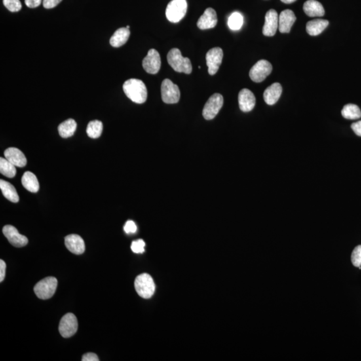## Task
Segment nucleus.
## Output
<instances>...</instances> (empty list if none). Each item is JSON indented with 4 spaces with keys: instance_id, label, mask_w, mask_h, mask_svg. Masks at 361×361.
<instances>
[{
    "instance_id": "obj_34",
    "label": "nucleus",
    "mask_w": 361,
    "mask_h": 361,
    "mask_svg": "<svg viewBox=\"0 0 361 361\" xmlns=\"http://www.w3.org/2000/svg\"><path fill=\"white\" fill-rule=\"evenodd\" d=\"M62 0H43L44 7L46 9H52L58 6Z\"/></svg>"
},
{
    "instance_id": "obj_16",
    "label": "nucleus",
    "mask_w": 361,
    "mask_h": 361,
    "mask_svg": "<svg viewBox=\"0 0 361 361\" xmlns=\"http://www.w3.org/2000/svg\"><path fill=\"white\" fill-rule=\"evenodd\" d=\"M217 24L216 12L213 8H207L198 21V27L201 29L214 28Z\"/></svg>"
},
{
    "instance_id": "obj_27",
    "label": "nucleus",
    "mask_w": 361,
    "mask_h": 361,
    "mask_svg": "<svg viewBox=\"0 0 361 361\" xmlns=\"http://www.w3.org/2000/svg\"><path fill=\"white\" fill-rule=\"evenodd\" d=\"M103 129V124L100 120H92L87 126L86 133L88 136L92 139H97L101 137Z\"/></svg>"
},
{
    "instance_id": "obj_14",
    "label": "nucleus",
    "mask_w": 361,
    "mask_h": 361,
    "mask_svg": "<svg viewBox=\"0 0 361 361\" xmlns=\"http://www.w3.org/2000/svg\"><path fill=\"white\" fill-rule=\"evenodd\" d=\"M238 103L241 111L248 113L252 111L255 105V97L251 90L244 88L238 94Z\"/></svg>"
},
{
    "instance_id": "obj_6",
    "label": "nucleus",
    "mask_w": 361,
    "mask_h": 361,
    "mask_svg": "<svg viewBox=\"0 0 361 361\" xmlns=\"http://www.w3.org/2000/svg\"><path fill=\"white\" fill-rule=\"evenodd\" d=\"M180 90L178 86L170 79H165L161 84L162 100L166 104H175L180 99Z\"/></svg>"
},
{
    "instance_id": "obj_19",
    "label": "nucleus",
    "mask_w": 361,
    "mask_h": 361,
    "mask_svg": "<svg viewBox=\"0 0 361 361\" xmlns=\"http://www.w3.org/2000/svg\"><path fill=\"white\" fill-rule=\"evenodd\" d=\"M282 92V86L278 82H276L265 90L264 92V99L267 105H273L279 100Z\"/></svg>"
},
{
    "instance_id": "obj_4",
    "label": "nucleus",
    "mask_w": 361,
    "mask_h": 361,
    "mask_svg": "<svg viewBox=\"0 0 361 361\" xmlns=\"http://www.w3.org/2000/svg\"><path fill=\"white\" fill-rule=\"evenodd\" d=\"M187 3L186 0H172L166 8V17L170 22H180L187 13Z\"/></svg>"
},
{
    "instance_id": "obj_32",
    "label": "nucleus",
    "mask_w": 361,
    "mask_h": 361,
    "mask_svg": "<svg viewBox=\"0 0 361 361\" xmlns=\"http://www.w3.org/2000/svg\"><path fill=\"white\" fill-rule=\"evenodd\" d=\"M145 243L143 240H138L134 241L132 242L130 248L133 252L136 254H142L145 252Z\"/></svg>"
},
{
    "instance_id": "obj_40",
    "label": "nucleus",
    "mask_w": 361,
    "mask_h": 361,
    "mask_svg": "<svg viewBox=\"0 0 361 361\" xmlns=\"http://www.w3.org/2000/svg\"><path fill=\"white\" fill-rule=\"evenodd\" d=\"M126 28L129 29V28H130V26H126Z\"/></svg>"
},
{
    "instance_id": "obj_39",
    "label": "nucleus",
    "mask_w": 361,
    "mask_h": 361,
    "mask_svg": "<svg viewBox=\"0 0 361 361\" xmlns=\"http://www.w3.org/2000/svg\"><path fill=\"white\" fill-rule=\"evenodd\" d=\"M296 1H297V0H281V2L284 4H292L294 3Z\"/></svg>"
},
{
    "instance_id": "obj_3",
    "label": "nucleus",
    "mask_w": 361,
    "mask_h": 361,
    "mask_svg": "<svg viewBox=\"0 0 361 361\" xmlns=\"http://www.w3.org/2000/svg\"><path fill=\"white\" fill-rule=\"evenodd\" d=\"M135 288L141 297L149 299L155 292V284L151 276L145 273L137 276L135 281Z\"/></svg>"
},
{
    "instance_id": "obj_26",
    "label": "nucleus",
    "mask_w": 361,
    "mask_h": 361,
    "mask_svg": "<svg viewBox=\"0 0 361 361\" xmlns=\"http://www.w3.org/2000/svg\"><path fill=\"white\" fill-rule=\"evenodd\" d=\"M342 116L345 119L356 120L361 117V111L359 107L354 104L346 105L341 111Z\"/></svg>"
},
{
    "instance_id": "obj_30",
    "label": "nucleus",
    "mask_w": 361,
    "mask_h": 361,
    "mask_svg": "<svg viewBox=\"0 0 361 361\" xmlns=\"http://www.w3.org/2000/svg\"><path fill=\"white\" fill-rule=\"evenodd\" d=\"M4 6L9 11L12 12H17L22 9V4L20 0H3Z\"/></svg>"
},
{
    "instance_id": "obj_18",
    "label": "nucleus",
    "mask_w": 361,
    "mask_h": 361,
    "mask_svg": "<svg viewBox=\"0 0 361 361\" xmlns=\"http://www.w3.org/2000/svg\"><path fill=\"white\" fill-rule=\"evenodd\" d=\"M6 159L16 167L23 168L26 166L27 160L24 154L17 148L10 147L4 152Z\"/></svg>"
},
{
    "instance_id": "obj_11",
    "label": "nucleus",
    "mask_w": 361,
    "mask_h": 361,
    "mask_svg": "<svg viewBox=\"0 0 361 361\" xmlns=\"http://www.w3.org/2000/svg\"><path fill=\"white\" fill-rule=\"evenodd\" d=\"M161 65L159 52L155 49H151L143 60V67L147 73L155 75L159 73Z\"/></svg>"
},
{
    "instance_id": "obj_1",
    "label": "nucleus",
    "mask_w": 361,
    "mask_h": 361,
    "mask_svg": "<svg viewBox=\"0 0 361 361\" xmlns=\"http://www.w3.org/2000/svg\"><path fill=\"white\" fill-rule=\"evenodd\" d=\"M123 90L126 96L137 104H143L147 99V89L142 80L132 79L126 80L123 84Z\"/></svg>"
},
{
    "instance_id": "obj_8",
    "label": "nucleus",
    "mask_w": 361,
    "mask_h": 361,
    "mask_svg": "<svg viewBox=\"0 0 361 361\" xmlns=\"http://www.w3.org/2000/svg\"><path fill=\"white\" fill-rule=\"evenodd\" d=\"M78 320L75 314L68 313L62 318L59 324L60 334L64 338L73 337L78 330Z\"/></svg>"
},
{
    "instance_id": "obj_37",
    "label": "nucleus",
    "mask_w": 361,
    "mask_h": 361,
    "mask_svg": "<svg viewBox=\"0 0 361 361\" xmlns=\"http://www.w3.org/2000/svg\"><path fill=\"white\" fill-rule=\"evenodd\" d=\"M351 128L353 130L354 134L358 135V136L361 137V120L352 123Z\"/></svg>"
},
{
    "instance_id": "obj_24",
    "label": "nucleus",
    "mask_w": 361,
    "mask_h": 361,
    "mask_svg": "<svg viewBox=\"0 0 361 361\" xmlns=\"http://www.w3.org/2000/svg\"><path fill=\"white\" fill-rule=\"evenodd\" d=\"M0 189H1L4 197L10 201V202L18 203L20 200V198H19L18 194L17 193L16 188L8 181L1 179L0 180Z\"/></svg>"
},
{
    "instance_id": "obj_17",
    "label": "nucleus",
    "mask_w": 361,
    "mask_h": 361,
    "mask_svg": "<svg viewBox=\"0 0 361 361\" xmlns=\"http://www.w3.org/2000/svg\"><path fill=\"white\" fill-rule=\"evenodd\" d=\"M297 20L294 12L290 10H284L279 15L278 29L281 33H289L291 27Z\"/></svg>"
},
{
    "instance_id": "obj_35",
    "label": "nucleus",
    "mask_w": 361,
    "mask_h": 361,
    "mask_svg": "<svg viewBox=\"0 0 361 361\" xmlns=\"http://www.w3.org/2000/svg\"><path fill=\"white\" fill-rule=\"evenodd\" d=\"M82 361H99V358L98 356L96 354L92 353V352H89V353H86L82 356Z\"/></svg>"
},
{
    "instance_id": "obj_7",
    "label": "nucleus",
    "mask_w": 361,
    "mask_h": 361,
    "mask_svg": "<svg viewBox=\"0 0 361 361\" xmlns=\"http://www.w3.org/2000/svg\"><path fill=\"white\" fill-rule=\"evenodd\" d=\"M223 105L222 95L215 93L212 95L205 105L203 109V116L206 120L214 119Z\"/></svg>"
},
{
    "instance_id": "obj_29",
    "label": "nucleus",
    "mask_w": 361,
    "mask_h": 361,
    "mask_svg": "<svg viewBox=\"0 0 361 361\" xmlns=\"http://www.w3.org/2000/svg\"><path fill=\"white\" fill-rule=\"evenodd\" d=\"M244 24V18L239 12H234L228 19L227 25L232 30H239Z\"/></svg>"
},
{
    "instance_id": "obj_33",
    "label": "nucleus",
    "mask_w": 361,
    "mask_h": 361,
    "mask_svg": "<svg viewBox=\"0 0 361 361\" xmlns=\"http://www.w3.org/2000/svg\"><path fill=\"white\" fill-rule=\"evenodd\" d=\"M137 227L134 221L128 220L126 221L125 225L124 226V232L126 234H135L137 232Z\"/></svg>"
},
{
    "instance_id": "obj_10",
    "label": "nucleus",
    "mask_w": 361,
    "mask_h": 361,
    "mask_svg": "<svg viewBox=\"0 0 361 361\" xmlns=\"http://www.w3.org/2000/svg\"><path fill=\"white\" fill-rule=\"evenodd\" d=\"M223 57V50L219 47L212 48L206 54V64L210 75H214L217 73L222 62Z\"/></svg>"
},
{
    "instance_id": "obj_2",
    "label": "nucleus",
    "mask_w": 361,
    "mask_h": 361,
    "mask_svg": "<svg viewBox=\"0 0 361 361\" xmlns=\"http://www.w3.org/2000/svg\"><path fill=\"white\" fill-rule=\"evenodd\" d=\"M168 62L177 73L189 75L192 73V64L189 58H184L180 50L173 48L168 54Z\"/></svg>"
},
{
    "instance_id": "obj_36",
    "label": "nucleus",
    "mask_w": 361,
    "mask_h": 361,
    "mask_svg": "<svg viewBox=\"0 0 361 361\" xmlns=\"http://www.w3.org/2000/svg\"><path fill=\"white\" fill-rule=\"evenodd\" d=\"M42 0H25V4L28 8H35L41 4Z\"/></svg>"
},
{
    "instance_id": "obj_20",
    "label": "nucleus",
    "mask_w": 361,
    "mask_h": 361,
    "mask_svg": "<svg viewBox=\"0 0 361 361\" xmlns=\"http://www.w3.org/2000/svg\"><path fill=\"white\" fill-rule=\"evenodd\" d=\"M303 10L310 17H322L325 14L322 4L316 0H308L304 4Z\"/></svg>"
},
{
    "instance_id": "obj_15",
    "label": "nucleus",
    "mask_w": 361,
    "mask_h": 361,
    "mask_svg": "<svg viewBox=\"0 0 361 361\" xmlns=\"http://www.w3.org/2000/svg\"><path fill=\"white\" fill-rule=\"evenodd\" d=\"M65 245L73 254L80 255L85 250V244L83 239L77 234H71L65 238Z\"/></svg>"
},
{
    "instance_id": "obj_12",
    "label": "nucleus",
    "mask_w": 361,
    "mask_h": 361,
    "mask_svg": "<svg viewBox=\"0 0 361 361\" xmlns=\"http://www.w3.org/2000/svg\"><path fill=\"white\" fill-rule=\"evenodd\" d=\"M3 233L6 238L9 241L10 244L17 248H21L26 246L28 240L26 236L21 235L18 229L12 225H7L4 227Z\"/></svg>"
},
{
    "instance_id": "obj_13",
    "label": "nucleus",
    "mask_w": 361,
    "mask_h": 361,
    "mask_svg": "<svg viewBox=\"0 0 361 361\" xmlns=\"http://www.w3.org/2000/svg\"><path fill=\"white\" fill-rule=\"evenodd\" d=\"M279 26V16L274 10H270L266 14L262 32L266 37H274Z\"/></svg>"
},
{
    "instance_id": "obj_5",
    "label": "nucleus",
    "mask_w": 361,
    "mask_h": 361,
    "mask_svg": "<svg viewBox=\"0 0 361 361\" xmlns=\"http://www.w3.org/2000/svg\"><path fill=\"white\" fill-rule=\"evenodd\" d=\"M58 280L54 277H47L40 280L34 288L36 295L42 300H47L53 297L56 292Z\"/></svg>"
},
{
    "instance_id": "obj_22",
    "label": "nucleus",
    "mask_w": 361,
    "mask_h": 361,
    "mask_svg": "<svg viewBox=\"0 0 361 361\" xmlns=\"http://www.w3.org/2000/svg\"><path fill=\"white\" fill-rule=\"evenodd\" d=\"M329 24V21L323 19H316L310 21L307 24V33L312 37L319 35L326 28Z\"/></svg>"
},
{
    "instance_id": "obj_25",
    "label": "nucleus",
    "mask_w": 361,
    "mask_h": 361,
    "mask_svg": "<svg viewBox=\"0 0 361 361\" xmlns=\"http://www.w3.org/2000/svg\"><path fill=\"white\" fill-rule=\"evenodd\" d=\"M77 124L74 119H70L65 120L58 126L59 135L62 138H69L73 136L77 130Z\"/></svg>"
},
{
    "instance_id": "obj_21",
    "label": "nucleus",
    "mask_w": 361,
    "mask_h": 361,
    "mask_svg": "<svg viewBox=\"0 0 361 361\" xmlns=\"http://www.w3.org/2000/svg\"><path fill=\"white\" fill-rule=\"evenodd\" d=\"M129 29L121 27L118 29L110 39V44L115 48H119L126 43L130 37Z\"/></svg>"
},
{
    "instance_id": "obj_31",
    "label": "nucleus",
    "mask_w": 361,
    "mask_h": 361,
    "mask_svg": "<svg viewBox=\"0 0 361 361\" xmlns=\"http://www.w3.org/2000/svg\"><path fill=\"white\" fill-rule=\"evenodd\" d=\"M351 261L354 267L357 268L361 267V245L356 246L352 251Z\"/></svg>"
},
{
    "instance_id": "obj_9",
    "label": "nucleus",
    "mask_w": 361,
    "mask_h": 361,
    "mask_svg": "<svg viewBox=\"0 0 361 361\" xmlns=\"http://www.w3.org/2000/svg\"><path fill=\"white\" fill-rule=\"evenodd\" d=\"M272 66L268 61L259 60L250 71V77L255 82H263L271 74Z\"/></svg>"
},
{
    "instance_id": "obj_38",
    "label": "nucleus",
    "mask_w": 361,
    "mask_h": 361,
    "mask_svg": "<svg viewBox=\"0 0 361 361\" xmlns=\"http://www.w3.org/2000/svg\"><path fill=\"white\" fill-rule=\"evenodd\" d=\"M6 265L5 261L0 260V282H3L6 276Z\"/></svg>"
},
{
    "instance_id": "obj_23",
    "label": "nucleus",
    "mask_w": 361,
    "mask_h": 361,
    "mask_svg": "<svg viewBox=\"0 0 361 361\" xmlns=\"http://www.w3.org/2000/svg\"><path fill=\"white\" fill-rule=\"evenodd\" d=\"M22 183L25 189L31 193H37L40 189L39 182L37 176L30 172H26L23 175Z\"/></svg>"
},
{
    "instance_id": "obj_28",
    "label": "nucleus",
    "mask_w": 361,
    "mask_h": 361,
    "mask_svg": "<svg viewBox=\"0 0 361 361\" xmlns=\"http://www.w3.org/2000/svg\"><path fill=\"white\" fill-rule=\"evenodd\" d=\"M0 173L4 176L12 178L16 174V166L9 160L0 158Z\"/></svg>"
}]
</instances>
